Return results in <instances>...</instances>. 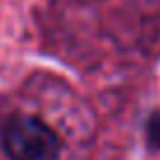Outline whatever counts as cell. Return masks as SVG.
<instances>
[{"label":"cell","instance_id":"6da1fadb","mask_svg":"<svg viewBox=\"0 0 160 160\" xmlns=\"http://www.w3.org/2000/svg\"><path fill=\"white\" fill-rule=\"evenodd\" d=\"M0 139L10 160H54L61 148L54 132L28 113H14L7 118Z\"/></svg>","mask_w":160,"mask_h":160}]
</instances>
